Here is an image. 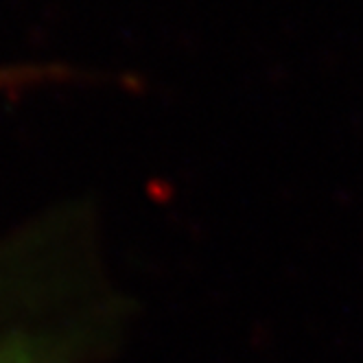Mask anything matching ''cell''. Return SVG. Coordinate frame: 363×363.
Listing matches in <instances>:
<instances>
[{"label": "cell", "instance_id": "6da1fadb", "mask_svg": "<svg viewBox=\"0 0 363 363\" xmlns=\"http://www.w3.org/2000/svg\"><path fill=\"white\" fill-rule=\"evenodd\" d=\"M7 247L0 241V282L5 276ZM46 348H50L40 335L24 326H0V363H48Z\"/></svg>", "mask_w": 363, "mask_h": 363}]
</instances>
